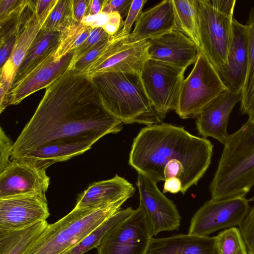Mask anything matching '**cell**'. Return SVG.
<instances>
[{
	"label": "cell",
	"instance_id": "8fae6325",
	"mask_svg": "<svg viewBox=\"0 0 254 254\" xmlns=\"http://www.w3.org/2000/svg\"><path fill=\"white\" fill-rule=\"evenodd\" d=\"M250 199L235 197L205 202L192 216L188 234L209 236L222 229L239 226L250 210Z\"/></svg>",
	"mask_w": 254,
	"mask_h": 254
},
{
	"label": "cell",
	"instance_id": "52a82bcc",
	"mask_svg": "<svg viewBox=\"0 0 254 254\" xmlns=\"http://www.w3.org/2000/svg\"><path fill=\"white\" fill-rule=\"evenodd\" d=\"M226 91L218 71L200 50L192 70L182 82L175 111L182 119L196 117Z\"/></svg>",
	"mask_w": 254,
	"mask_h": 254
},
{
	"label": "cell",
	"instance_id": "8992f818",
	"mask_svg": "<svg viewBox=\"0 0 254 254\" xmlns=\"http://www.w3.org/2000/svg\"><path fill=\"white\" fill-rule=\"evenodd\" d=\"M201 50L218 71L227 64L236 0H197Z\"/></svg>",
	"mask_w": 254,
	"mask_h": 254
},
{
	"label": "cell",
	"instance_id": "4316f807",
	"mask_svg": "<svg viewBox=\"0 0 254 254\" xmlns=\"http://www.w3.org/2000/svg\"><path fill=\"white\" fill-rule=\"evenodd\" d=\"M176 30L190 39L200 49L197 0H173Z\"/></svg>",
	"mask_w": 254,
	"mask_h": 254
},
{
	"label": "cell",
	"instance_id": "5bb4252c",
	"mask_svg": "<svg viewBox=\"0 0 254 254\" xmlns=\"http://www.w3.org/2000/svg\"><path fill=\"white\" fill-rule=\"evenodd\" d=\"M50 215L46 194H25L0 198V232L21 230Z\"/></svg>",
	"mask_w": 254,
	"mask_h": 254
},
{
	"label": "cell",
	"instance_id": "603a6c76",
	"mask_svg": "<svg viewBox=\"0 0 254 254\" xmlns=\"http://www.w3.org/2000/svg\"><path fill=\"white\" fill-rule=\"evenodd\" d=\"M44 23L33 12L21 28L10 57L0 68V80L12 84L19 67Z\"/></svg>",
	"mask_w": 254,
	"mask_h": 254
},
{
	"label": "cell",
	"instance_id": "f35d334b",
	"mask_svg": "<svg viewBox=\"0 0 254 254\" xmlns=\"http://www.w3.org/2000/svg\"><path fill=\"white\" fill-rule=\"evenodd\" d=\"M132 0H104L101 11L105 13H119L123 18L127 16Z\"/></svg>",
	"mask_w": 254,
	"mask_h": 254
},
{
	"label": "cell",
	"instance_id": "2e32d148",
	"mask_svg": "<svg viewBox=\"0 0 254 254\" xmlns=\"http://www.w3.org/2000/svg\"><path fill=\"white\" fill-rule=\"evenodd\" d=\"M149 41V59L186 69L194 64L200 51L190 39L176 30Z\"/></svg>",
	"mask_w": 254,
	"mask_h": 254
},
{
	"label": "cell",
	"instance_id": "7bdbcfd3",
	"mask_svg": "<svg viewBox=\"0 0 254 254\" xmlns=\"http://www.w3.org/2000/svg\"><path fill=\"white\" fill-rule=\"evenodd\" d=\"M104 0H88L85 16L95 15L101 12Z\"/></svg>",
	"mask_w": 254,
	"mask_h": 254
},
{
	"label": "cell",
	"instance_id": "7402d4cb",
	"mask_svg": "<svg viewBox=\"0 0 254 254\" xmlns=\"http://www.w3.org/2000/svg\"><path fill=\"white\" fill-rule=\"evenodd\" d=\"M94 144L88 141L53 142L17 159H23L39 169L46 170L55 163L65 161L84 153Z\"/></svg>",
	"mask_w": 254,
	"mask_h": 254
},
{
	"label": "cell",
	"instance_id": "f1b7e54d",
	"mask_svg": "<svg viewBox=\"0 0 254 254\" xmlns=\"http://www.w3.org/2000/svg\"><path fill=\"white\" fill-rule=\"evenodd\" d=\"M92 29L73 20L61 31L55 58L59 60L68 52L75 51L86 41Z\"/></svg>",
	"mask_w": 254,
	"mask_h": 254
},
{
	"label": "cell",
	"instance_id": "ac0fdd59",
	"mask_svg": "<svg viewBox=\"0 0 254 254\" xmlns=\"http://www.w3.org/2000/svg\"><path fill=\"white\" fill-rule=\"evenodd\" d=\"M247 64V26L234 18L233 37L228 53L227 64L218 71L228 91L241 92L245 80Z\"/></svg>",
	"mask_w": 254,
	"mask_h": 254
},
{
	"label": "cell",
	"instance_id": "1f68e13d",
	"mask_svg": "<svg viewBox=\"0 0 254 254\" xmlns=\"http://www.w3.org/2000/svg\"><path fill=\"white\" fill-rule=\"evenodd\" d=\"M73 20L71 0H58L42 29L61 31Z\"/></svg>",
	"mask_w": 254,
	"mask_h": 254
},
{
	"label": "cell",
	"instance_id": "484cf974",
	"mask_svg": "<svg viewBox=\"0 0 254 254\" xmlns=\"http://www.w3.org/2000/svg\"><path fill=\"white\" fill-rule=\"evenodd\" d=\"M48 225L45 220L21 230L0 232V254H24Z\"/></svg>",
	"mask_w": 254,
	"mask_h": 254
},
{
	"label": "cell",
	"instance_id": "5b68a950",
	"mask_svg": "<svg viewBox=\"0 0 254 254\" xmlns=\"http://www.w3.org/2000/svg\"><path fill=\"white\" fill-rule=\"evenodd\" d=\"M128 198L77 209L49 224L24 254H64L109 217L121 209Z\"/></svg>",
	"mask_w": 254,
	"mask_h": 254
},
{
	"label": "cell",
	"instance_id": "9a60e30c",
	"mask_svg": "<svg viewBox=\"0 0 254 254\" xmlns=\"http://www.w3.org/2000/svg\"><path fill=\"white\" fill-rule=\"evenodd\" d=\"M50 178L45 170L21 159L11 160L0 172V198L25 194H46Z\"/></svg>",
	"mask_w": 254,
	"mask_h": 254
},
{
	"label": "cell",
	"instance_id": "b9f144b4",
	"mask_svg": "<svg viewBox=\"0 0 254 254\" xmlns=\"http://www.w3.org/2000/svg\"><path fill=\"white\" fill-rule=\"evenodd\" d=\"M88 0H71V11L73 19L81 23L85 16Z\"/></svg>",
	"mask_w": 254,
	"mask_h": 254
},
{
	"label": "cell",
	"instance_id": "277c9868",
	"mask_svg": "<svg viewBox=\"0 0 254 254\" xmlns=\"http://www.w3.org/2000/svg\"><path fill=\"white\" fill-rule=\"evenodd\" d=\"M106 108L123 124L162 123L144 89L140 74L107 72L90 77Z\"/></svg>",
	"mask_w": 254,
	"mask_h": 254
},
{
	"label": "cell",
	"instance_id": "f546056e",
	"mask_svg": "<svg viewBox=\"0 0 254 254\" xmlns=\"http://www.w3.org/2000/svg\"><path fill=\"white\" fill-rule=\"evenodd\" d=\"M215 237L219 254H249L239 228H228Z\"/></svg>",
	"mask_w": 254,
	"mask_h": 254
},
{
	"label": "cell",
	"instance_id": "cb8c5ba5",
	"mask_svg": "<svg viewBox=\"0 0 254 254\" xmlns=\"http://www.w3.org/2000/svg\"><path fill=\"white\" fill-rule=\"evenodd\" d=\"M60 33L59 31L41 29L19 67L13 82L35 69L56 51Z\"/></svg>",
	"mask_w": 254,
	"mask_h": 254
},
{
	"label": "cell",
	"instance_id": "6da1fadb",
	"mask_svg": "<svg viewBox=\"0 0 254 254\" xmlns=\"http://www.w3.org/2000/svg\"><path fill=\"white\" fill-rule=\"evenodd\" d=\"M123 124L106 108L91 78L69 70L46 88L13 143L10 160L53 142L95 143L106 134L121 131Z\"/></svg>",
	"mask_w": 254,
	"mask_h": 254
},
{
	"label": "cell",
	"instance_id": "30bf717a",
	"mask_svg": "<svg viewBox=\"0 0 254 254\" xmlns=\"http://www.w3.org/2000/svg\"><path fill=\"white\" fill-rule=\"evenodd\" d=\"M153 237L145 212L139 205L108 232L97 248V254H146Z\"/></svg>",
	"mask_w": 254,
	"mask_h": 254
},
{
	"label": "cell",
	"instance_id": "836d02e7",
	"mask_svg": "<svg viewBox=\"0 0 254 254\" xmlns=\"http://www.w3.org/2000/svg\"><path fill=\"white\" fill-rule=\"evenodd\" d=\"M250 200L254 202V196ZM239 226L248 254H254V205Z\"/></svg>",
	"mask_w": 254,
	"mask_h": 254
},
{
	"label": "cell",
	"instance_id": "4fadbf2b",
	"mask_svg": "<svg viewBox=\"0 0 254 254\" xmlns=\"http://www.w3.org/2000/svg\"><path fill=\"white\" fill-rule=\"evenodd\" d=\"M136 185L139 205L144 209L153 236L163 231L178 230L181 217L174 203L158 188L155 183L138 174Z\"/></svg>",
	"mask_w": 254,
	"mask_h": 254
},
{
	"label": "cell",
	"instance_id": "60d3db41",
	"mask_svg": "<svg viewBox=\"0 0 254 254\" xmlns=\"http://www.w3.org/2000/svg\"><path fill=\"white\" fill-rule=\"evenodd\" d=\"M19 34L14 33L0 38V68L10 57Z\"/></svg>",
	"mask_w": 254,
	"mask_h": 254
},
{
	"label": "cell",
	"instance_id": "e575fe53",
	"mask_svg": "<svg viewBox=\"0 0 254 254\" xmlns=\"http://www.w3.org/2000/svg\"><path fill=\"white\" fill-rule=\"evenodd\" d=\"M109 40L100 43L95 47L89 51L72 65H71L69 70L83 73L86 68L96 60L104 50Z\"/></svg>",
	"mask_w": 254,
	"mask_h": 254
},
{
	"label": "cell",
	"instance_id": "d4e9b609",
	"mask_svg": "<svg viewBox=\"0 0 254 254\" xmlns=\"http://www.w3.org/2000/svg\"><path fill=\"white\" fill-rule=\"evenodd\" d=\"M248 64L245 82L241 91L240 111L254 121V8L250 11L246 22Z\"/></svg>",
	"mask_w": 254,
	"mask_h": 254
},
{
	"label": "cell",
	"instance_id": "83f0119b",
	"mask_svg": "<svg viewBox=\"0 0 254 254\" xmlns=\"http://www.w3.org/2000/svg\"><path fill=\"white\" fill-rule=\"evenodd\" d=\"M134 210L131 207L121 209L107 218L80 242L64 254H83L91 249L97 248L108 232L129 217Z\"/></svg>",
	"mask_w": 254,
	"mask_h": 254
},
{
	"label": "cell",
	"instance_id": "d6a6232c",
	"mask_svg": "<svg viewBox=\"0 0 254 254\" xmlns=\"http://www.w3.org/2000/svg\"><path fill=\"white\" fill-rule=\"evenodd\" d=\"M111 37L102 28H92L86 41L74 51L70 67L98 44L109 40Z\"/></svg>",
	"mask_w": 254,
	"mask_h": 254
},
{
	"label": "cell",
	"instance_id": "ffe728a7",
	"mask_svg": "<svg viewBox=\"0 0 254 254\" xmlns=\"http://www.w3.org/2000/svg\"><path fill=\"white\" fill-rule=\"evenodd\" d=\"M146 254H219L216 237L181 234L151 240Z\"/></svg>",
	"mask_w": 254,
	"mask_h": 254
},
{
	"label": "cell",
	"instance_id": "9c48e42d",
	"mask_svg": "<svg viewBox=\"0 0 254 254\" xmlns=\"http://www.w3.org/2000/svg\"><path fill=\"white\" fill-rule=\"evenodd\" d=\"M127 35L122 36L118 33L112 36L104 50L83 73L90 77L107 72L140 74L149 59V41L127 43Z\"/></svg>",
	"mask_w": 254,
	"mask_h": 254
},
{
	"label": "cell",
	"instance_id": "ba28073f",
	"mask_svg": "<svg viewBox=\"0 0 254 254\" xmlns=\"http://www.w3.org/2000/svg\"><path fill=\"white\" fill-rule=\"evenodd\" d=\"M186 69L149 59L140 73L141 80L152 106L163 120L176 109Z\"/></svg>",
	"mask_w": 254,
	"mask_h": 254
},
{
	"label": "cell",
	"instance_id": "e0dca14e",
	"mask_svg": "<svg viewBox=\"0 0 254 254\" xmlns=\"http://www.w3.org/2000/svg\"><path fill=\"white\" fill-rule=\"evenodd\" d=\"M241 92H224L196 116L198 131L203 137H211L224 144L228 136L227 126L231 113L240 102Z\"/></svg>",
	"mask_w": 254,
	"mask_h": 254
},
{
	"label": "cell",
	"instance_id": "7c38bea8",
	"mask_svg": "<svg viewBox=\"0 0 254 254\" xmlns=\"http://www.w3.org/2000/svg\"><path fill=\"white\" fill-rule=\"evenodd\" d=\"M55 51L35 69L12 83L0 103V113L7 106L17 105L33 93L47 88L69 70L75 51L68 52L59 60L55 58Z\"/></svg>",
	"mask_w": 254,
	"mask_h": 254
},
{
	"label": "cell",
	"instance_id": "74e56055",
	"mask_svg": "<svg viewBox=\"0 0 254 254\" xmlns=\"http://www.w3.org/2000/svg\"><path fill=\"white\" fill-rule=\"evenodd\" d=\"M58 0H31L30 3L35 14L39 20L45 23Z\"/></svg>",
	"mask_w": 254,
	"mask_h": 254
},
{
	"label": "cell",
	"instance_id": "d590c367",
	"mask_svg": "<svg viewBox=\"0 0 254 254\" xmlns=\"http://www.w3.org/2000/svg\"><path fill=\"white\" fill-rule=\"evenodd\" d=\"M147 0H132L129 11L124 22L123 27L118 33L122 36H126L130 33L133 24L136 21L142 12V9Z\"/></svg>",
	"mask_w": 254,
	"mask_h": 254
},
{
	"label": "cell",
	"instance_id": "ab89813d",
	"mask_svg": "<svg viewBox=\"0 0 254 254\" xmlns=\"http://www.w3.org/2000/svg\"><path fill=\"white\" fill-rule=\"evenodd\" d=\"M13 143L3 128L0 129V172L11 161V151Z\"/></svg>",
	"mask_w": 254,
	"mask_h": 254
},
{
	"label": "cell",
	"instance_id": "8d00e7d4",
	"mask_svg": "<svg viewBox=\"0 0 254 254\" xmlns=\"http://www.w3.org/2000/svg\"><path fill=\"white\" fill-rule=\"evenodd\" d=\"M29 2V0H0V23L18 13Z\"/></svg>",
	"mask_w": 254,
	"mask_h": 254
},
{
	"label": "cell",
	"instance_id": "4dcf8cb0",
	"mask_svg": "<svg viewBox=\"0 0 254 254\" xmlns=\"http://www.w3.org/2000/svg\"><path fill=\"white\" fill-rule=\"evenodd\" d=\"M124 22L119 13H105L101 12L95 15L84 16L81 23L92 28H102L110 36H113L121 30Z\"/></svg>",
	"mask_w": 254,
	"mask_h": 254
},
{
	"label": "cell",
	"instance_id": "3957f363",
	"mask_svg": "<svg viewBox=\"0 0 254 254\" xmlns=\"http://www.w3.org/2000/svg\"><path fill=\"white\" fill-rule=\"evenodd\" d=\"M210 184L211 199L245 197L254 186V121L229 134Z\"/></svg>",
	"mask_w": 254,
	"mask_h": 254
},
{
	"label": "cell",
	"instance_id": "d6986e66",
	"mask_svg": "<svg viewBox=\"0 0 254 254\" xmlns=\"http://www.w3.org/2000/svg\"><path fill=\"white\" fill-rule=\"evenodd\" d=\"M173 0H165L142 12L133 31L126 38L127 43L159 37L176 29Z\"/></svg>",
	"mask_w": 254,
	"mask_h": 254
},
{
	"label": "cell",
	"instance_id": "44dd1931",
	"mask_svg": "<svg viewBox=\"0 0 254 254\" xmlns=\"http://www.w3.org/2000/svg\"><path fill=\"white\" fill-rule=\"evenodd\" d=\"M135 191L133 186L118 175L109 180L94 182L80 194L75 208L80 209L113 203L129 198Z\"/></svg>",
	"mask_w": 254,
	"mask_h": 254
},
{
	"label": "cell",
	"instance_id": "7a4b0ae2",
	"mask_svg": "<svg viewBox=\"0 0 254 254\" xmlns=\"http://www.w3.org/2000/svg\"><path fill=\"white\" fill-rule=\"evenodd\" d=\"M213 145L184 127L160 123L142 128L133 139L129 164L156 184L177 179L185 194L211 163Z\"/></svg>",
	"mask_w": 254,
	"mask_h": 254
}]
</instances>
